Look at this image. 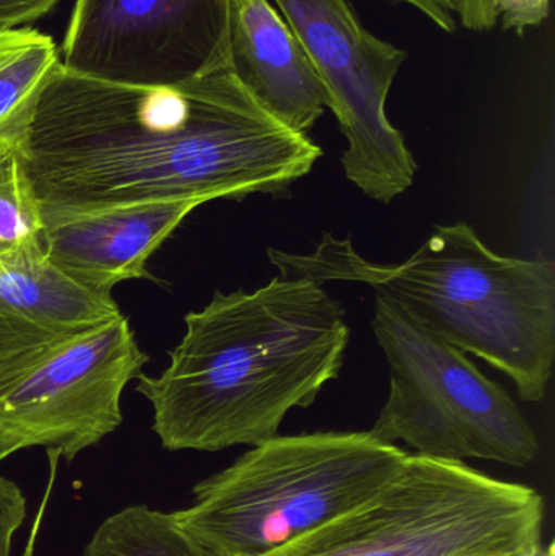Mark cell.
<instances>
[{
	"instance_id": "8992f818",
	"label": "cell",
	"mask_w": 555,
	"mask_h": 556,
	"mask_svg": "<svg viewBox=\"0 0 555 556\" xmlns=\"http://www.w3.org/2000/svg\"><path fill=\"white\" fill-rule=\"evenodd\" d=\"M371 326L391 369L390 397L370 430L375 438L459 463L525 467L537 459L540 443L514 399L463 350L380 296Z\"/></svg>"
},
{
	"instance_id": "2e32d148",
	"label": "cell",
	"mask_w": 555,
	"mask_h": 556,
	"mask_svg": "<svg viewBox=\"0 0 555 556\" xmlns=\"http://www.w3.org/2000/svg\"><path fill=\"white\" fill-rule=\"evenodd\" d=\"M551 0H458L456 20L471 31H491L501 26L525 35L550 16Z\"/></svg>"
},
{
	"instance_id": "7a4b0ae2",
	"label": "cell",
	"mask_w": 555,
	"mask_h": 556,
	"mask_svg": "<svg viewBox=\"0 0 555 556\" xmlns=\"http://www.w3.org/2000/svg\"><path fill=\"white\" fill-rule=\"evenodd\" d=\"M349 337L344 307L310 278L215 291L204 309L186 316L165 371L137 376V392L152 404L165 450L256 446L338 378Z\"/></svg>"
},
{
	"instance_id": "ba28073f",
	"label": "cell",
	"mask_w": 555,
	"mask_h": 556,
	"mask_svg": "<svg viewBox=\"0 0 555 556\" xmlns=\"http://www.w3.org/2000/svg\"><path fill=\"white\" fill-rule=\"evenodd\" d=\"M308 54L348 140L342 166L374 201L390 204L414 182L417 163L390 123L388 94L407 52L378 38L351 0H273Z\"/></svg>"
},
{
	"instance_id": "5b68a950",
	"label": "cell",
	"mask_w": 555,
	"mask_h": 556,
	"mask_svg": "<svg viewBox=\"0 0 555 556\" xmlns=\"http://www.w3.org/2000/svg\"><path fill=\"white\" fill-rule=\"evenodd\" d=\"M544 519L531 486L409 454L370 498L267 556H515L544 544Z\"/></svg>"
},
{
	"instance_id": "52a82bcc",
	"label": "cell",
	"mask_w": 555,
	"mask_h": 556,
	"mask_svg": "<svg viewBox=\"0 0 555 556\" xmlns=\"http://www.w3.org/2000/svg\"><path fill=\"white\" fill-rule=\"evenodd\" d=\"M149 359L121 314L0 372V463L31 447L74 460L97 446L123 424L124 388Z\"/></svg>"
},
{
	"instance_id": "7c38bea8",
	"label": "cell",
	"mask_w": 555,
	"mask_h": 556,
	"mask_svg": "<svg viewBox=\"0 0 555 556\" xmlns=\"http://www.w3.org/2000/svg\"><path fill=\"white\" fill-rule=\"evenodd\" d=\"M121 314L111 293L64 276L46 253L0 261V372Z\"/></svg>"
},
{
	"instance_id": "277c9868",
	"label": "cell",
	"mask_w": 555,
	"mask_h": 556,
	"mask_svg": "<svg viewBox=\"0 0 555 556\" xmlns=\"http://www.w3.org/2000/svg\"><path fill=\"white\" fill-rule=\"evenodd\" d=\"M407 457L370 431L277 434L199 482L173 515L214 554L267 556L370 498Z\"/></svg>"
},
{
	"instance_id": "9c48e42d",
	"label": "cell",
	"mask_w": 555,
	"mask_h": 556,
	"mask_svg": "<svg viewBox=\"0 0 555 556\" xmlns=\"http://www.w3.org/2000/svg\"><path fill=\"white\" fill-rule=\"evenodd\" d=\"M234 0H75L61 67L126 87H176L230 67Z\"/></svg>"
},
{
	"instance_id": "ffe728a7",
	"label": "cell",
	"mask_w": 555,
	"mask_h": 556,
	"mask_svg": "<svg viewBox=\"0 0 555 556\" xmlns=\"http://www.w3.org/2000/svg\"><path fill=\"white\" fill-rule=\"evenodd\" d=\"M515 556H554V545L553 544H543L540 547L534 548V551L527 552V554L515 555Z\"/></svg>"
},
{
	"instance_id": "ac0fdd59",
	"label": "cell",
	"mask_w": 555,
	"mask_h": 556,
	"mask_svg": "<svg viewBox=\"0 0 555 556\" xmlns=\"http://www.w3.org/2000/svg\"><path fill=\"white\" fill-rule=\"evenodd\" d=\"M61 0H0V29L18 28L51 12Z\"/></svg>"
},
{
	"instance_id": "d6986e66",
	"label": "cell",
	"mask_w": 555,
	"mask_h": 556,
	"mask_svg": "<svg viewBox=\"0 0 555 556\" xmlns=\"http://www.w3.org/2000/svg\"><path fill=\"white\" fill-rule=\"evenodd\" d=\"M391 2L413 7L442 31L455 33L458 29V20H456L458 0H391Z\"/></svg>"
},
{
	"instance_id": "9a60e30c",
	"label": "cell",
	"mask_w": 555,
	"mask_h": 556,
	"mask_svg": "<svg viewBox=\"0 0 555 556\" xmlns=\"http://www.w3.org/2000/svg\"><path fill=\"white\" fill-rule=\"evenodd\" d=\"M20 140L0 142V261L45 254L42 212Z\"/></svg>"
},
{
	"instance_id": "44dd1931",
	"label": "cell",
	"mask_w": 555,
	"mask_h": 556,
	"mask_svg": "<svg viewBox=\"0 0 555 556\" xmlns=\"http://www.w3.org/2000/svg\"><path fill=\"white\" fill-rule=\"evenodd\" d=\"M41 522V518H36L35 526H33L31 539H29L28 547H26L25 556H33V545H35L36 535H38V526Z\"/></svg>"
},
{
	"instance_id": "4fadbf2b",
	"label": "cell",
	"mask_w": 555,
	"mask_h": 556,
	"mask_svg": "<svg viewBox=\"0 0 555 556\" xmlns=\"http://www.w3.org/2000/svg\"><path fill=\"white\" fill-rule=\"evenodd\" d=\"M59 64L51 36L26 26L0 29V142H23L39 94Z\"/></svg>"
},
{
	"instance_id": "3957f363",
	"label": "cell",
	"mask_w": 555,
	"mask_h": 556,
	"mask_svg": "<svg viewBox=\"0 0 555 556\" xmlns=\"http://www.w3.org/2000/svg\"><path fill=\"white\" fill-rule=\"evenodd\" d=\"M280 276L361 281L465 353L505 372L524 401H543L555 353L553 261L489 250L468 224L440 225L396 266L368 263L349 240L325 235L310 254L269 250Z\"/></svg>"
},
{
	"instance_id": "30bf717a",
	"label": "cell",
	"mask_w": 555,
	"mask_h": 556,
	"mask_svg": "<svg viewBox=\"0 0 555 556\" xmlns=\"http://www.w3.org/2000/svg\"><path fill=\"white\" fill-rule=\"evenodd\" d=\"M139 202L93 211H42V248L52 266L90 290L111 293L121 281L152 278L147 261L199 205Z\"/></svg>"
},
{
	"instance_id": "e0dca14e",
	"label": "cell",
	"mask_w": 555,
	"mask_h": 556,
	"mask_svg": "<svg viewBox=\"0 0 555 556\" xmlns=\"http://www.w3.org/2000/svg\"><path fill=\"white\" fill-rule=\"evenodd\" d=\"M25 519V493L13 480L0 476V556L12 554L13 538Z\"/></svg>"
},
{
	"instance_id": "6da1fadb",
	"label": "cell",
	"mask_w": 555,
	"mask_h": 556,
	"mask_svg": "<svg viewBox=\"0 0 555 556\" xmlns=\"http://www.w3.org/2000/svg\"><path fill=\"white\" fill-rule=\"evenodd\" d=\"M42 211L279 195L321 147L274 119L231 67L176 87H126L59 64L22 143Z\"/></svg>"
},
{
	"instance_id": "5bb4252c",
	"label": "cell",
	"mask_w": 555,
	"mask_h": 556,
	"mask_svg": "<svg viewBox=\"0 0 555 556\" xmlns=\"http://www.w3.org/2000/svg\"><path fill=\"white\" fill-rule=\"evenodd\" d=\"M84 556H220L192 538L173 513L127 506L98 526Z\"/></svg>"
},
{
	"instance_id": "8fae6325",
	"label": "cell",
	"mask_w": 555,
	"mask_h": 556,
	"mask_svg": "<svg viewBox=\"0 0 555 556\" xmlns=\"http://www.w3.org/2000/svg\"><path fill=\"white\" fill-rule=\"evenodd\" d=\"M230 67L274 119L306 134L328 108L325 85L273 0H234Z\"/></svg>"
}]
</instances>
